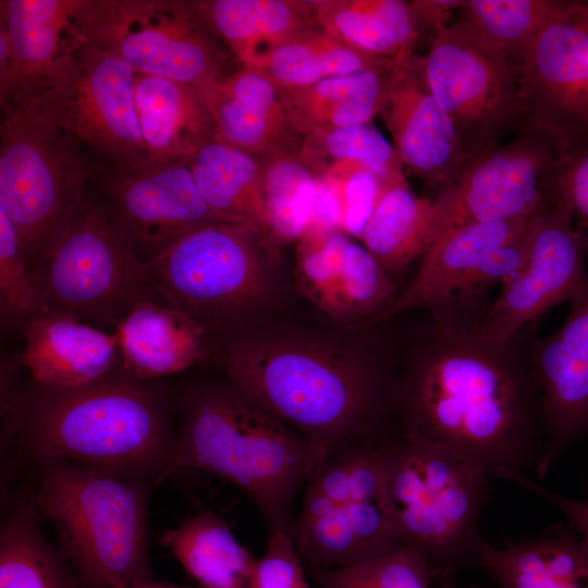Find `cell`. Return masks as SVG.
I'll list each match as a JSON object with an SVG mask.
<instances>
[{"label": "cell", "mask_w": 588, "mask_h": 588, "mask_svg": "<svg viewBox=\"0 0 588 588\" xmlns=\"http://www.w3.org/2000/svg\"><path fill=\"white\" fill-rule=\"evenodd\" d=\"M396 359L395 430L487 470H536L543 434L528 343L443 332L430 322Z\"/></svg>", "instance_id": "obj_1"}, {"label": "cell", "mask_w": 588, "mask_h": 588, "mask_svg": "<svg viewBox=\"0 0 588 588\" xmlns=\"http://www.w3.org/2000/svg\"><path fill=\"white\" fill-rule=\"evenodd\" d=\"M226 377L327 449L380 440L394 428L397 356H364L327 341L244 327L224 343Z\"/></svg>", "instance_id": "obj_2"}, {"label": "cell", "mask_w": 588, "mask_h": 588, "mask_svg": "<svg viewBox=\"0 0 588 588\" xmlns=\"http://www.w3.org/2000/svg\"><path fill=\"white\" fill-rule=\"evenodd\" d=\"M175 396L122 364L75 388L32 382L16 397L14 422L35 461L61 460L121 475L167 478Z\"/></svg>", "instance_id": "obj_3"}, {"label": "cell", "mask_w": 588, "mask_h": 588, "mask_svg": "<svg viewBox=\"0 0 588 588\" xmlns=\"http://www.w3.org/2000/svg\"><path fill=\"white\" fill-rule=\"evenodd\" d=\"M167 477L179 469L213 474L260 511L269 532L290 530L291 509L327 448L289 426L228 377L175 395Z\"/></svg>", "instance_id": "obj_4"}, {"label": "cell", "mask_w": 588, "mask_h": 588, "mask_svg": "<svg viewBox=\"0 0 588 588\" xmlns=\"http://www.w3.org/2000/svg\"><path fill=\"white\" fill-rule=\"evenodd\" d=\"M383 503L402 546L422 554L440 588H455L488 542L479 534L491 475L436 445L394 431L377 442Z\"/></svg>", "instance_id": "obj_5"}, {"label": "cell", "mask_w": 588, "mask_h": 588, "mask_svg": "<svg viewBox=\"0 0 588 588\" xmlns=\"http://www.w3.org/2000/svg\"><path fill=\"white\" fill-rule=\"evenodd\" d=\"M34 502L84 588L152 581L147 507L159 483L61 460H39Z\"/></svg>", "instance_id": "obj_6"}, {"label": "cell", "mask_w": 588, "mask_h": 588, "mask_svg": "<svg viewBox=\"0 0 588 588\" xmlns=\"http://www.w3.org/2000/svg\"><path fill=\"white\" fill-rule=\"evenodd\" d=\"M0 209L30 275L86 200L93 168L64 123L57 95L1 107Z\"/></svg>", "instance_id": "obj_7"}, {"label": "cell", "mask_w": 588, "mask_h": 588, "mask_svg": "<svg viewBox=\"0 0 588 588\" xmlns=\"http://www.w3.org/2000/svg\"><path fill=\"white\" fill-rule=\"evenodd\" d=\"M551 204L529 216L470 223L445 232L372 322L426 308L439 330L474 334L491 304L492 290L513 280L526 264L537 225Z\"/></svg>", "instance_id": "obj_8"}, {"label": "cell", "mask_w": 588, "mask_h": 588, "mask_svg": "<svg viewBox=\"0 0 588 588\" xmlns=\"http://www.w3.org/2000/svg\"><path fill=\"white\" fill-rule=\"evenodd\" d=\"M271 242L275 243L254 223L207 222L143 261V269L166 304L228 339L246 326L266 296Z\"/></svg>", "instance_id": "obj_9"}, {"label": "cell", "mask_w": 588, "mask_h": 588, "mask_svg": "<svg viewBox=\"0 0 588 588\" xmlns=\"http://www.w3.org/2000/svg\"><path fill=\"white\" fill-rule=\"evenodd\" d=\"M37 309L72 315L114 331L144 302L164 303L147 281L143 260L97 196L86 200L30 273Z\"/></svg>", "instance_id": "obj_10"}, {"label": "cell", "mask_w": 588, "mask_h": 588, "mask_svg": "<svg viewBox=\"0 0 588 588\" xmlns=\"http://www.w3.org/2000/svg\"><path fill=\"white\" fill-rule=\"evenodd\" d=\"M83 25L89 44L136 72L205 93L229 60L194 1L84 0Z\"/></svg>", "instance_id": "obj_11"}, {"label": "cell", "mask_w": 588, "mask_h": 588, "mask_svg": "<svg viewBox=\"0 0 588 588\" xmlns=\"http://www.w3.org/2000/svg\"><path fill=\"white\" fill-rule=\"evenodd\" d=\"M517 131L563 155L588 146V0H559L520 68Z\"/></svg>", "instance_id": "obj_12"}, {"label": "cell", "mask_w": 588, "mask_h": 588, "mask_svg": "<svg viewBox=\"0 0 588 588\" xmlns=\"http://www.w3.org/2000/svg\"><path fill=\"white\" fill-rule=\"evenodd\" d=\"M427 84L470 157L517 127L520 68L493 53L460 23L444 26L424 57Z\"/></svg>", "instance_id": "obj_13"}, {"label": "cell", "mask_w": 588, "mask_h": 588, "mask_svg": "<svg viewBox=\"0 0 588 588\" xmlns=\"http://www.w3.org/2000/svg\"><path fill=\"white\" fill-rule=\"evenodd\" d=\"M587 258L588 230L554 198L537 225L526 264L500 289L474 335L505 342L536 330L541 316L588 287Z\"/></svg>", "instance_id": "obj_14"}, {"label": "cell", "mask_w": 588, "mask_h": 588, "mask_svg": "<svg viewBox=\"0 0 588 588\" xmlns=\"http://www.w3.org/2000/svg\"><path fill=\"white\" fill-rule=\"evenodd\" d=\"M561 155L544 137L517 131L511 142L474 157L432 197L441 235L470 223L529 216L553 201L550 173Z\"/></svg>", "instance_id": "obj_15"}, {"label": "cell", "mask_w": 588, "mask_h": 588, "mask_svg": "<svg viewBox=\"0 0 588 588\" xmlns=\"http://www.w3.org/2000/svg\"><path fill=\"white\" fill-rule=\"evenodd\" d=\"M97 196L145 261L189 230L221 220L206 204L188 157L112 166Z\"/></svg>", "instance_id": "obj_16"}, {"label": "cell", "mask_w": 588, "mask_h": 588, "mask_svg": "<svg viewBox=\"0 0 588 588\" xmlns=\"http://www.w3.org/2000/svg\"><path fill=\"white\" fill-rule=\"evenodd\" d=\"M136 77L126 62L87 42L58 91L70 131L112 166L149 160L137 115Z\"/></svg>", "instance_id": "obj_17"}, {"label": "cell", "mask_w": 588, "mask_h": 588, "mask_svg": "<svg viewBox=\"0 0 588 588\" xmlns=\"http://www.w3.org/2000/svg\"><path fill=\"white\" fill-rule=\"evenodd\" d=\"M379 115L403 167L433 196L452 184L473 159L430 91L424 57L415 48L395 57Z\"/></svg>", "instance_id": "obj_18"}, {"label": "cell", "mask_w": 588, "mask_h": 588, "mask_svg": "<svg viewBox=\"0 0 588 588\" xmlns=\"http://www.w3.org/2000/svg\"><path fill=\"white\" fill-rule=\"evenodd\" d=\"M565 322L528 343L540 392L543 445L536 470L542 479L574 442L588 437V287L572 303Z\"/></svg>", "instance_id": "obj_19"}, {"label": "cell", "mask_w": 588, "mask_h": 588, "mask_svg": "<svg viewBox=\"0 0 588 588\" xmlns=\"http://www.w3.org/2000/svg\"><path fill=\"white\" fill-rule=\"evenodd\" d=\"M83 2L0 1V25L7 30L16 69L14 91L7 103L49 96L64 84L77 52L88 42Z\"/></svg>", "instance_id": "obj_20"}, {"label": "cell", "mask_w": 588, "mask_h": 588, "mask_svg": "<svg viewBox=\"0 0 588 588\" xmlns=\"http://www.w3.org/2000/svg\"><path fill=\"white\" fill-rule=\"evenodd\" d=\"M290 535L299 556L316 567L356 565L402 546L385 513L382 485L303 499Z\"/></svg>", "instance_id": "obj_21"}, {"label": "cell", "mask_w": 588, "mask_h": 588, "mask_svg": "<svg viewBox=\"0 0 588 588\" xmlns=\"http://www.w3.org/2000/svg\"><path fill=\"white\" fill-rule=\"evenodd\" d=\"M213 139L264 159L298 154L302 136L280 101L279 88L261 71L241 65L206 91Z\"/></svg>", "instance_id": "obj_22"}, {"label": "cell", "mask_w": 588, "mask_h": 588, "mask_svg": "<svg viewBox=\"0 0 588 588\" xmlns=\"http://www.w3.org/2000/svg\"><path fill=\"white\" fill-rule=\"evenodd\" d=\"M25 345L16 363L34 382L75 388L97 381L121 365L115 332L57 311H39L24 321Z\"/></svg>", "instance_id": "obj_23"}, {"label": "cell", "mask_w": 588, "mask_h": 588, "mask_svg": "<svg viewBox=\"0 0 588 588\" xmlns=\"http://www.w3.org/2000/svg\"><path fill=\"white\" fill-rule=\"evenodd\" d=\"M121 364L128 373L154 380L183 371L210 350L211 333L187 313L160 302L135 306L119 322Z\"/></svg>", "instance_id": "obj_24"}, {"label": "cell", "mask_w": 588, "mask_h": 588, "mask_svg": "<svg viewBox=\"0 0 588 588\" xmlns=\"http://www.w3.org/2000/svg\"><path fill=\"white\" fill-rule=\"evenodd\" d=\"M210 32L241 65L256 69L272 50L321 32L314 1L195 0Z\"/></svg>", "instance_id": "obj_25"}, {"label": "cell", "mask_w": 588, "mask_h": 588, "mask_svg": "<svg viewBox=\"0 0 588 588\" xmlns=\"http://www.w3.org/2000/svg\"><path fill=\"white\" fill-rule=\"evenodd\" d=\"M477 567L498 588H588V544L575 531L553 525L502 548L488 543Z\"/></svg>", "instance_id": "obj_26"}, {"label": "cell", "mask_w": 588, "mask_h": 588, "mask_svg": "<svg viewBox=\"0 0 588 588\" xmlns=\"http://www.w3.org/2000/svg\"><path fill=\"white\" fill-rule=\"evenodd\" d=\"M135 96L149 160L187 158L213 140L205 91L137 72Z\"/></svg>", "instance_id": "obj_27"}, {"label": "cell", "mask_w": 588, "mask_h": 588, "mask_svg": "<svg viewBox=\"0 0 588 588\" xmlns=\"http://www.w3.org/2000/svg\"><path fill=\"white\" fill-rule=\"evenodd\" d=\"M394 59L366 71L280 89V101L303 137L320 131L371 123L379 115Z\"/></svg>", "instance_id": "obj_28"}, {"label": "cell", "mask_w": 588, "mask_h": 588, "mask_svg": "<svg viewBox=\"0 0 588 588\" xmlns=\"http://www.w3.org/2000/svg\"><path fill=\"white\" fill-rule=\"evenodd\" d=\"M322 32L359 52L392 59L424 36L413 1H314Z\"/></svg>", "instance_id": "obj_29"}, {"label": "cell", "mask_w": 588, "mask_h": 588, "mask_svg": "<svg viewBox=\"0 0 588 588\" xmlns=\"http://www.w3.org/2000/svg\"><path fill=\"white\" fill-rule=\"evenodd\" d=\"M440 235L434 199L417 196L403 177L382 193L359 240L391 274L421 259Z\"/></svg>", "instance_id": "obj_30"}, {"label": "cell", "mask_w": 588, "mask_h": 588, "mask_svg": "<svg viewBox=\"0 0 588 588\" xmlns=\"http://www.w3.org/2000/svg\"><path fill=\"white\" fill-rule=\"evenodd\" d=\"M158 541L172 552L199 588L248 587L257 559L215 513L198 512L176 528L163 531Z\"/></svg>", "instance_id": "obj_31"}, {"label": "cell", "mask_w": 588, "mask_h": 588, "mask_svg": "<svg viewBox=\"0 0 588 588\" xmlns=\"http://www.w3.org/2000/svg\"><path fill=\"white\" fill-rule=\"evenodd\" d=\"M188 163L200 195L221 220L254 223L269 233L259 159L213 139Z\"/></svg>", "instance_id": "obj_32"}, {"label": "cell", "mask_w": 588, "mask_h": 588, "mask_svg": "<svg viewBox=\"0 0 588 588\" xmlns=\"http://www.w3.org/2000/svg\"><path fill=\"white\" fill-rule=\"evenodd\" d=\"M32 498L5 519L0 532V588H84L59 547L40 527Z\"/></svg>", "instance_id": "obj_33"}, {"label": "cell", "mask_w": 588, "mask_h": 588, "mask_svg": "<svg viewBox=\"0 0 588 588\" xmlns=\"http://www.w3.org/2000/svg\"><path fill=\"white\" fill-rule=\"evenodd\" d=\"M298 157L317 175L342 177L358 169L385 177L404 174L393 145L371 123L307 134Z\"/></svg>", "instance_id": "obj_34"}, {"label": "cell", "mask_w": 588, "mask_h": 588, "mask_svg": "<svg viewBox=\"0 0 588 588\" xmlns=\"http://www.w3.org/2000/svg\"><path fill=\"white\" fill-rule=\"evenodd\" d=\"M392 59L359 52L321 30L272 50L256 70L266 74L278 88L291 89L373 69Z\"/></svg>", "instance_id": "obj_35"}, {"label": "cell", "mask_w": 588, "mask_h": 588, "mask_svg": "<svg viewBox=\"0 0 588 588\" xmlns=\"http://www.w3.org/2000/svg\"><path fill=\"white\" fill-rule=\"evenodd\" d=\"M559 0H466L456 21L493 53L522 68L525 54Z\"/></svg>", "instance_id": "obj_36"}, {"label": "cell", "mask_w": 588, "mask_h": 588, "mask_svg": "<svg viewBox=\"0 0 588 588\" xmlns=\"http://www.w3.org/2000/svg\"><path fill=\"white\" fill-rule=\"evenodd\" d=\"M259 161L269 234L275 243L297 242L310 220L316 175L298 154L275 155Z\"/></svg>", "instance_id": "obj_37"}, {"label": "cell", "mask_w": 588, "mask_h": 588, "mask_svg": "<svg viewBox=\"0 0 588 588\" xmlns=\"http://www.w3.org/2000/svg\"><path fill=\"white\" fill-rule=\"evenodd\" d=\"M396 295L391 274L364 245L351 238L334 272L322 311L336 318L371 316L372 319Z\"/></svg>", "instance_id": "obj_38"}, {"label": "cell", "mask_w": 588, "mask_h": 588, "mask_svg": "<svg viewBox=\"0 0 588 588\" xmlns=\"http://www.w3.org/2000/svg\"><path fill=\"white\" fill-rule=\"evenodd\" d=\"M319 588H430L432 576L417 550L400 548L346 567L311 566Z\"/></svg>", "instance_id": "obj_39"}, {"label": "cell", "mask_w": 588, "mask_h": 588, "mask_svg": "<svg viewBox=\"0 0 588 588\" xmlns=\"http://www.w3.org/2000/svg\"><path fill=\"white\" fill-rule=\"evenodd\" d=\"M0 304L2 318L24 319L38 311L19 235L0 209Z\"/></svg>", "instance_id": "obj_40"}, {"label": "cell", "mask_w": 588, "mask_h": 588, "mask_svg": "<svg viewBox=\"0 0 588 588\" xmlns=\"http://www.w3.org/2000/svg\"><path fill=\"white\" fill-rule=\"evenodd\" d=\"M299 558L290 530L270 531L247 588H310Z\"/></svg>", "instance_id": "obj_41"}, {"label": "cell", "mask_w": 588, "mask_h": 588, "mask_svg": "<svg viewBox=\"0 0 588 588\" xmlns=\"http://www.w3.org/2000/svg\"><path fill=\"white\" fill-rule=\"evenodd\" d=\"M403 177L404 174L385 177L365 169L354 170L338 177L341 180L342 196L341 231L360 238L382 193L390 184Z\"/></svg>", "instance_id": "obj_42"}, {"label": "cell", "mask_w": 588, "mask_h": 588, "mask_svg": "<svg viewBox=\"0 0 588 588\" xmlns=\"http://www.w3.org/2000/svg\"><path fill=\"white\" fill-rule=\"evenodd\" d=\"M550 187L553 197L588 230V146L560 156L550 173Z\"/></svg>", "instance_id": "obj_43"}, {"label": "cell", "mask_w": 588, "mask_h": 588, "mask_svg": "<svg viewBox=\"0 0 588 588\" xmlns=\"http://www.w3.org/2000/svg\"><path fill=\"white\" fill-rule=\"evenodd\" d=\"M492 477L509 481L556 507L567 518L573 530L588 544V500L553 492L520 469L499 468L492 471Z\"/></svg>", "instance_id": "obj_44"}, {"label": "cell", "mask_w": 588, "mask_h": 588, "mask_svg": "<svg viewBox=\"0 0 588 588\" xmlns=\"http://www.w3.org/2000/svg\"><path fill=\"white\" fill-rule=\"evenodd\" d=\"M316 175V194L308 226L305 231L341 230V180L330 175ZM304 233V234H305ZM303 234V235H304Z\"/></svg>", "instance_id": "obj_45"}, {"label": "cell", "mask_w": 588, "mask_h": 588, "mask_svg": "<svg viewBox=\"0 0 588 588\" xmlns=\"http://www.w3.org/2000/svg\"><path fill=\"white\" fill-rule=\"evenodd\" d=\"M128 588H193V587H185V586H179L164 581H148V583H139L135 584Z\"/></svg>", "instance_id": "obj_46"}, {"label": "cell", "mask_w": 588, "mask_h": 588, "mask_svg": "<svg viewBox=\"0 0 588 588\" xmlns=\"http://www.w3.org/2000/svg\"><path fill=\"white\" fill-rule=\"evenodd\" d=\"M465 588H482V587H480L478 585H471V586H468V587H465Z\"/></svg>", "instance_id": "obj_47"}]
</instances>
